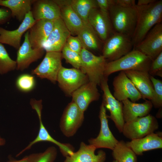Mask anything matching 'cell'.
Listing matches in <instances>:
<instances>
[{"mask_svg": "<svg viewBox=\"0 0 162 162\" xmlns=\"http://www.w3.org/2000/svg\"><path fill=\"white\" fill-rule=\"evenodd\" d=\"M115 4L124 8H130L136 6L135 0H115Z\"/></svg>", "mask_w": 162, "mask_h": 162, "instance_id": "40", "label": "cell"}, {"mask_svg": "<svg viewBox=\"0 0 162 162\" xmlns=\"http://www.w3.org/2000/svg\"><path fill=\"white\" fill-rule=\"evenodd\" d=\"M96 149L93 146L82 142L79 150L66 157L64 162H105L106 158L105 152L100 150L96 154Z\"/></svg>", "mask_w": 162, "mask_h": 162, "instance_id": "22", "label": "cell"}, {"mask_svg": "<svg viewBox=\"0 0 162 162\" xmlns=\"http://www.w3.org/2000/svg\"><path fill=\"white\" fill-rule=\"evenodd\" d=\"M98 9L102 12L109 14L111 7L115 4V0H96Z\"/></svg>", "mask_w": 162, "mask_h": 162, "instance_id": "38", "label": "cell"}, {"mask_svg": "<svg viewBox=\"0 0 162 162\" xmlns=\"http://www.w3.org/2000/svg\"><path fill=\"white\" fill-rule=\"evenodd\" d=\"M41 100L32 99L30 104L32 108L35 110L38 115L39 121V128L38 134L33 141L16 156L17 157L26 151L31 148L33 145L37 143L41 142H48L55 144L59 147L62 155L66 157L70 155L74 152L73 147L69 144L60 142L54 139L50 134L44 126L41 118V112L42 109Z\"/></svg>", "mask_w": 162, "mask_h": 162, "instance_id": "7", "label": "cell"}, {"mask_svg": "<svg viewBox=\"0 0 162 162\" xmlns=\"http://www.w3.org/2000/svg\"><path fill=\"white\" fill-rule=\"evenodd\" d=\"M113 96L117 100L122 101L130 99L135 102L142 98L140 94L136 89L124 71H121L113 80Z\"/></svg>", "mask_w": 162, "mask_h": 162, "instance_id": "14", "label": "cell"}, {"mask_svg": "<svg viewBox=\"0 0 162 162\" xmlns=\"http://www.w3.org/2000/svg\"><path fill=\"white\" fill-rule=\"evenodd\" d=\"M34 0H0V5L11 11L12 16L22 22L26 15L31 11Z\"/></svg>", "mask_w": 162, "mask_h": 162, "instance_id": "27", "label": "cell"}, {"mask_svg": "<svg viewBox=\"0 0 162 162\" xmlns=\"http://www.w3.org/2000/svg\"><path fill=\"white\" fill-rule=\"evenodd\" d=\"M141 95L142 98L151 100L154 88L148 71L138 70L124 71Z\"/></svg>", "mask_w": 162, "mask_h": 162, "instance_id": "24", "label": "cell"}, {"mask_svg": "<svg viewBox=\"0 0 162 162\" xmlns=\"http://www.w3.org/2000/svg\"><path fill=\"white\" fill-rule=\"evenodd\" d=\"M112 151V157L118 162H137L136 155L123 140L118 141Z\"/></svg>", "mask_w": 162, "mask_h": 162, "instance_id": "30", "label": "cell"}, {"mask_svg": "<svg viewBox=\"0 0 162 162\" xmlns=\"http://www.w3.org/2000/svg\"><path fill=\"white\" fill-rule=\"evenodd\" d=\"M158 128L156 118L149 114L125 122L122 133L125 137L131 140L142 138L154 133Z\"/></svg>", "mask_w": 162, "mask_h": 162, "instance_id": "5", "label": "cell"}, {"mask_svg": "<svg viewBox=\"0 0 162 162\" xmlns=\"http://www.w3.org/2000/svg\"><path fill=\"white\" fill-rule=\"evenodd\" d=\"M134 49L154 59L162 52V23L155 25Z\"/></svg>", "mask_w": 162, "mask_h": 162, "instance_id": "12", "label": "cell"}, {"mask_svg": "<svg viewBox=\"0 0 162 162\" xmlns=\"http://www.w3.org/2000/svg\"><path fill=\"white\" fill-rule=\"evenodd\" d=\"M30 158V155L26 156L20 160H16L10 157L7 162H29Z\"/></svg>", "mask_w": 162, "mask_h": 162, "instance_id": "41", "label": "cell"}, {"mask_svg": "<svg viewBox=\"0 0 162 162\" xmlns=\"http://www.w3.org/2000/svg\"><path fill=\"white\" fill-rule=\"evenodd\" d=\"M88 21L103 43L115 32L109 14L102 12L98 8L92 10Z\"/></svg>", "mask_w": 162, "mask_h": 162, "instance_id": "17", "label": "cell"}, {"mask_svg": "<svg viewBox=\"0 0 162 162\" xmlns=\"http://www.w3.org/2000/svg\"><path fill=\"white\" fill-rule=\"evenodd\" d=\"M152 59L140 51L133 49L128 54L114 61L107 62L104 76L108 77L119 71L138 70L148 72Z\"/></svg>", "mask_w": 162, "mask_h": 162, "instance_id": "2", "label": "cell"}, {"mask_svg": "<svg viewBox=\"0 0 162 162\" xmlns=\"http://www.w3.org/2000/svg\"><path fill=\"white\" fill-rule=\"evenodd\" d=\"M128 147L137 155L146 151L162 148V133H153L142 138L126 142Z\"/></svg>", "mask_w": 162, "mask_h": 162, "instance_id": "23", "label": "cell"}, {"mask_svg": "<svg viewBox=\"0 0 162 162\" xmlns=\"http://www.w3.org/2000/svg\"><path fill=\"white\" fill-rule=\"evenodd\" d=\"M66 45L70 50L79 54L82 48L81 42L77 36L70 35L67 40Z\"/></svg>", "mask_w": 162, "mask_h": 162, "instance_id": "37", "label": "cell"}, {"mask_svg": "<svg viewBox=\"0 0 162 162\" xmlns=\"http://www.w3.org/2000/svg\"><path fill=\"white\" fill-rule=\"evenodd\" d=\"M70 33L61 18L54 21L52 29L42 48L46 52H61Z\"/></svg>", "mask_w": 162, "mask_h": 162, "instance_id": "15", "label": "cell"}, {"mask_svg": "<svg viewBox=\"0 0 162 162\" xmlns=\"http://www.w3.org/2000/svg\"><path fill=\"white\" fill-rule=\"evenodd\" d=\"M62 58L74 68L80 69L82 60L80 54L70 50L66 45L62 50Z\"/></svg>", "mask_w": 162, "mask_h": 162, "instance_id": "35", "label": "cell"}, {"mask_svg": "<svg viewBox=\"0 0 162 162\" xmlns=\"http://www.w3.org/2000/svg\"><path fill=\"white\" fill-rule=\"evenodd\" d=\"M31 11L35 21H54L61 17L60 7L54 0H34Z\"/></svg>", "mask_w": 162, "mask_h": 162, "instance_id": "19", "label": "cell"}, {"mask_svg": "<svg viewBox=\"0 0 162 162\" xmlns=\"http://www.w3.org/2000/svg\"><path fill=\"white\" fill-rule=\"evenodd\" d=\"M148 73L150 75L162 76V52L152 61Z\"/></svg>", "mask_w": 162, "mask_h": 162, "instance_id": "36", "label": "cell"}, {"mask_svg": "<svg viewBox=\"0 0 162 162\" xmlns=\"http://www.w3.org/2000/svg\"><path fill=\"white\" fill-rule=\"evenodd\" d=\"M60 7L61 18L71 35L77 36L84 24L81 18L69 5L60 0H54Z\"/></svg>", "mask_w": 162, "mask_h": 162, "instance_id": "25", "label": "cell"}, {"mask_svg": "<svg viewBox=\"0 0 162 162\" xmlns=\"http://www.w3.org/2000/svg\"><path fill=\"white\" fill-rule=\"evenodd\" d=\"M97 86L95 83L89 81L72 94V101L82 111L84 112L86 110L91 103L99 99L100 94Z\"/></svg>", "mask_w": 162, "mask_h": 162, "instance_id": "21", "label": "cell"}, {"mask_svg": "<svg viewBox=\"0 0 162 162\" xmlns=\"http://www.w3.org/2000/svg\"><path fill=\"white\" fill-rule=\"evenodd\" d=\"M133 47L131 38L115 32L104 43L102 55L110 62L115 61L130 52Z\"/></svg>", "mask_w": 162, "mask_h": 162, "instance_id": "6", "label": "cell"}, {"mask_svg": "<svg viewBox=\"0 0 162 162\" xmlns=\"http://www.w3.org/2000/svg\"><path fill=\"white\" fill-rule=\"evenodd\" d=\"M54 21L45 19L36 21L28 30L29 41L32 48H42L52 29Z\"/></svg>", "mask_w": 162, "mask_h": 162, "instance_id": "20", "label": "cell"}, {"mask_svg": "<svg viewBox=\"0 0 162 162\" xmlns=\"http://www.w3.org/2000/svg\"><path fill=\"white\" fill-rule=\"evenodd\" d=\"M122 102L125 122L148 115L153 106L151 101L148 100H146L142 103H137L127 99Z\"/></svg>", "mask_w": 162, "mask_h": 162, "instance_id": "26", "label": "cell"}, {"mask_svg": "<svg viewBox=\"0 0 162 162\" xmlns=\"http://www.w3.org/2000/svg\"><path fill=\"white\" fill-rule=\"evenodd\" d=\"M57 154L56 148L51 146L44 152L33 153L29 155L30 158L29 162H54Z\"/></svg>", "mask_w": 162, "mask_h": 162, "instance_id": "32", "label": "cell"}, {"mask_svg": "<svg viewBox=\"0 0 162 162\" xmlns=\"http://www.w3.org/2000/svg\"><path fill=\"white\" fill-rule=\"evenodd\" d=\"M62 58L61 52H46L42 61L32 71V74L55 83L58 73L62 66Z\"/></svg>", "mask_w": 162, "mask_h": 162, "instance_id": "10", "label": "cell"}, {"mask_svg": "<svg viewBox=\"0 0 162 162\" xmlns=\"http://www.w3.org/2000/svg\"><path fill=\"white\" fill-rule=\"evenodd\" d=\"M77 36L82 43V48L88 50H102L103 43L89 23L84 24Z\"/></svg>", "mask_w": 162, "mask_h": 162, "instance_id": "28", "label": "cell"}, {"mask_svg": "<svg viewBox=\"0 0 162 162\" xmlns=\"http://www.w3.org/2000/svg\"><path fill=\"white\" fill-rule=\"evenodd\" d=\"M12 17L11 11L9 9L0 8V25L8 22Z\"/></svg>", "mask_w": 162, "mask_h": 162, "instance_id": "39", "label": "cell"}, {"mask_svg": "<svg viewBox=\"0 0 162 162\" xmlns=\"http://www.w3.org/2000/svg\"><path fill=\"white\" fill-rule=\"evenodd\" d=\"M138 11L137 23L131 40L134 48L156 24L161 22L162 0H156L145 6L136 5Z\"/></svg>", "mask_w": 162, "mask_h": 162, "instance_id": "1", "label": "cell"}, {"mask_svg": "<svg viewBox=\"0 0 162 162\" xmlns=\"http://www.w3.org/2000/svg\"><path fill=\"white\" fill-rule=\"evenodd\" d=\"M156 0H138L136 5L138 6H145L154 2Z\"/></svg>", "mask_w": 162, "mask_h": 162, "instance_id": "42", "label": "cell"}, {"mask_svg": "<svg viewBox=\"0 0 162 162\" xmlns=\"http://www.w3.org/2000/svg\"><path fill=\"white\" fill-rule=\"evenodd\" d=\"M84 119V112L73 102L65 108L60 122V128L66 137L73 136L82 125Z\"/></svg>", "mask_w": 162, "mask_h": 162, "instance_id": "11", "label": "cell"}, {"mask_svg": "<svg viewBox=\"0 0 162 162\" xmlns=\"http://www.w3.org/2000/svg\"><path fill=\"white\" fill-rule=\"evenodd\" d=\"M99 118L100 128L98 135L95 138L88 140L89 145L96 149L104 148L112 150L118 142L110 131L109 126L106 109L102 103L100 107Z\"/></svg>", "mask_w": 162, "mask_h": 162, "instance_id": "13", "label": "cell"}, {"mask_svg": "<svg viewBox=\"0 0 162 162\" xmlns=\"http://www.w3.org/2000/svg\"><path fill=\"white\" fill-rule=\"evenodd\" d=\"M108 78L104 76L100 85L103 93L102 103L110 112V115H107V118L113 122L119 132L122 133L125 123L123 104L122 102L116 100L111 93L108 85Z\"/></svg>", "mask_w": 162, "mask_h": 162, "instance_id": "8", "label": "cell"}, {"mask_svg": "<svg viewBox=\"0 0 162 162\" xmlns=\"http://www.w3.org/2000/svg\"><path fill=\"white\" fill-rule=\"evenodd\" d=\"M109 15L115 32L125 35L131 39L137 20L136 5L124 8L113 5L110 9Z\"/></svg>", "mask_w": 162, "mask_h": 162, "instance_id": "3", "label": "cell"}, {"mask_svg": "<svg viewBox=\"0 0 162 162\" xmlns=\"http://www.w3.org/2000/svg\"><path fill=\"white\" fill-rule=\"evenodd\" d=\"M63 3L70 5L84 24H88V19L91 12L98 8L96 0H60Z\"/></svg>", "mask_w": 162, "mask_h": 162, "instance_id": "29", "label": "cell"}, {"mask_svg": "<svg viewBox=\"0 0 162 162\" xmlns=\"http://www.w3.org/2000/svg\"><path fill=\"white\" fill-rule=\"evenodd\" d=\"M34 19L31 11L26 15L18 28L9 30L0 27V43L5 44L18 50L20 46L22 35L34 24Z\"/></svg>", "mask_w": 162, "mask_h": 162, "instance_id": "16", "label": "cell"}, {"mask_svg": "<svg viewBox=\"0 0 162 162\" xmlns=\"http://www.w3.org/2000/svg\"><path fill=\"white\" fill-rule=\"evenodd\" d=\"M5 140L0 136V146H3L5 143Z\"/></svg>", "mask_w": 162, "mask_h": 162, "instance_id": "43", "label": "cell"}, {"mask_svg": "<svg viewBox=\"0 0 162 162\" xmlns=\"http://www.w3.org/2000/svg\"><path fill=\"white\" fill-rule=\"evenodd\" d=\"M112 162H118L116 160H114Z\"/></svg>", "mask_w": 162, "mask_h": 162, "instance_id": "44", "label": "cell"}, {"mask_svg": "<svg viewBox=\"0 0 162 162\" xmlns=\"http://www.w3.org/2000/svg\"><path fill=\"white\" fill-rule=\"evenodd\" d=\"M28 32L24 35L23 43L17 52L16 69L22 71L27 68L32 63L41 58L44 53L43 48H32L28 39Z\"/></svg>", "mask_w": 162, "mask_h": 162, "instance_id": "18", "label": "cell"}, {"mask_svg": "<svg viewBox=\"0 0 162 162\" xmlns=\"http://www.w3.org/2000/svg\"><path fill=\"white\" fill-rule=\"evenodd\" d=\"M80 54L82 60L80 70L87 75L89 81L100 86L104 77L106 60L102 55L96 56L83 48Z\"/></svg>", "mask_w": 162, "mask_h": 162, "instance_id": "4", "label": "cell"}, {"mask_svg": "<svg viewBox=\"0 0 162 162\" xmlns=\"http://www.w3.org/2000/svg\"><path fill=\"white\" fill-rule=\"evenodd\" d=\"M16 61L9 56L4 45L0 43V74H3L16 69Z\"/></svg>", "mask_w": 162, "mask_h": 162, "instance_id": "31", "label": "cell"}, {"mask_svg": "<svg viewBox=\"0 0 162 162\" xmlns=\"http://www.w3.org/2000/svg\"><path fill=\"white\" fill-rule=\"evenodd\" d=\"M150 79L152 83L154 91L152 99L150 100L153 106L156 108L162 106V81L150 75Z\"/></svg>", "mask_w": 162, "mask_h": 162, "instance_id": "33", "label": "cell"}, {"mask_svg": "<svg viewBox=\"0 0 162 162\" xmlns=\"http://www.w3.org/2000/svg\"><path fill=\"white\" fill-rule=\"evenodd\" d=\"M56 81L65 93L71 96L75 91L89 81L87 75L80 69L62 66L58 73Z\"/></svg>", "mask_w": 162, "mask_h": 162, "instance_id": "9", "label": "cell"}, {"mask_svg": "<svg viewBox=\"0 0 162 162\" xmlns=\"http://www.w3.org/2000/svg\"><path fill=\"white\" fill-rule=\"evenodd\" d=\"M16 85L20 91L28 92L34 88L35 81L33 76L28 74H23L17 78L16 81Z\"/></svg>", "mask_w": 162, "mask_h": 162, "instance_id": "34", "label": "cell"}]
</instances>
